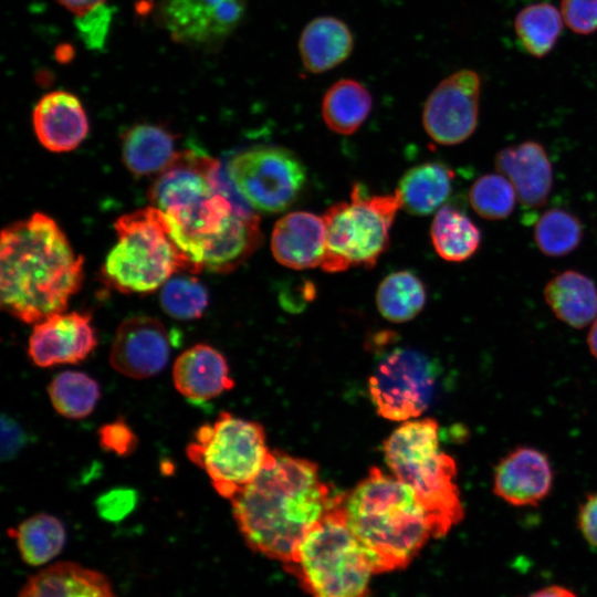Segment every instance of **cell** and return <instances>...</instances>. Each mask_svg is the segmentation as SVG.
<instances>
[{
	"label": "cell",
	"instance_id": "obj_10",
	"mask_svg": "<svg viewBox=\"0 0 597 597\" xmlns=\"http://www.w3.org/2000/svg\"><path fill=\"white\" fill-rule=\"evenodd\" d=\"M434 386V369L416 349L397 347L381 357L368 387L378 413L389 420L408 421L428 408Z\"/></svg>",
	"mask_w": 597,
	"mask_h": 597
},
{
	"label": "cell",
	"instance_id": "obj_7",
	"mask_svg": "<svg viewBox=\"0 0 597 597\" xmlns=\"http://www.w3.org/2000/svg\"><path fill=\"white\" fill-rule=\"evenodd\" d=\"M400 198L392 195H369L355 185L349 201L331 206L323 214L326 227V251L323 271L337 273L353 266L371 269L389 248L390 228Z\"/></svg>",
	"mask_w": 597,
	"mask_h": 597
},
{
	"label": "cell",
	"instance_id": "obj_17",
	"mask_svg": "<svg viewBox=\"0 0 597 597\" xmlns=\"http://www.w3.org/2000/svg\"><path fill=\"white\" fill-rule=\"evenodd\" d=\"M495 167L512 184L517 199L527 208L545 205L552 187L553 170L545 148L533 140L507 146L495 155Z\"/></svg>",
	"mask_w": 597,
	"mask_h": 597
},
{
	"label": "cell",
	"instance_id": "obj_39",
	"mask_svg": "<svg viewBox=\"0 0 597 597\" xmlns=\"http://www.w3.org/2000/svg\"><path fill=\"white\" fill-rule=\"evenodd\" d=\"M577 522L585 540L597 547V492L589 494L580 504Z\"/></svg>",
	"mask_w": 597,
	"mask_h": 597
},
{
	"label": "cell",
	"instance_id": "obj_4",
	"mask_svg": "<svg viewBox=\"0 0 597 597\" xmlns=\"http://www.w3.org/2000/svg\"><path fill=\"white\" fill-rule=\"evenodd\" d=\"M384 454L392 475L415 492L427 511L436 538L462 520L457 465L452 457L440 451L434 419L405 421L384 442Z\"/></svg>",
	"mask_w": 597,
	"mask_h": 597
},
{
	"label": "cell",
	"instance_id": "obj_1",
	"mask_svg": "<svg viewBox=\"0 0 597 597\" xmlns=\"http://www.w3.org/2000/svg\"><path fill=\"white\" fill-rule=\"evenodd\" d=\"M341 496L321 480L316 463L275 450L260 474L230 501L247 545L285 566Z\"/></svg>",
	"mask_w": 597,
	"mask_h": 597
},
{
	"label": "cell",
	"instance_id": "obj_35",
	"mask_svg": "<svg viewBox=\"0 0 597 597\" xmlns=\"http://www.w3.org/2000/svg\"><path fill=\"white\" fill-rule=\"evenodd\" d=\"M97 434L101 448L118 457L132 454L138 444L132 427L122 418L103 425Z\"/></svg>",
	"mask_w": 597,
	"mask_h": 597
},
{
	"label": "cell",
	"instance_id": "obj_33",
	"mask_svg": "<svg viewBox=\"0 0 597 597\" xmlns=\"http://www.w3.org/2000/svg\"><path fill=\"white\" fill-rule=\"evenodd\" d=\"M160 305L176 320H196L207 308L208 293L193 276H171L161 287Z\"/></svg>",
	"mask_w": 597,
	"mask_h": 597
},
{
	"label": "cell",
	"instance_id": "obj_32",
	"mask_svg": "<svg viewBox=\"0 0 597 597\" xmlns=\"http://www.w3.org/2000/svg\"><path fill=\"white\" fill-rule=\"evenodd\" d=\"M516 198L512 184L501 174H488L479 177L469 192L473 210L488 220L507 218L515 207Z\"/></svg>",
	"mask_w": 597,
	"mask_h": 597
},
{
	"label": "cell",
	"instance_id": "obj_12",
	"mask_svg": "<svg viewBox=\"0 0 597 597\" xmlns=\"http://www.w3.org/2000/svg\"><path fill=\"white\" fill-rule=\"evenodd\" d=\"M248 0H159L163 27L182 44L211 46L226 40L241 22Z\"/></svg>",
	"mask_w": 597,
	"mask_h": 597
},
{
	"label": "cell",
	"instance_id": "obj_36",
	"mask_svg": "<svg viewBox=\"0 0 597 597\" xmlns=\"http://www.w3.org/2000/svg\"><path fill=\"white\" fill-rule=\"evenodd\" d=\"M562 15L574 32L590 34L597 30V0H562Z\"/></svg>",
	"mask_w": 597,
	"mask_h": 597
},
{
	"label": "cell",
	"instance_id": "obj_5",
	"mask_svg": "<svg viewBox=\"0 0 597 597\" xmlns=\"http://www.w3.org/2000/svg\"><path fill=\"white\" fill-rule=\"evenodd\" d=\"M342 500L307 532L284 568L312 597H368L376 574L366 548L347 524Z\"/></svg>",
	"mask_w": 597,
	"mask_h": 597
},
{
	"label": "cell",
	"instance_id": "obj_41",
	"mask_svg": "<svg viewBox=\"0 0 597 597\" xmlns=\"http://www.w3.org/2000/svg\"><path fill=\"white\" fill-rule=\"evenodd\" d=\"M528 597H576V595L567 588L561 586H549L530 595Z\"/></svg>",
	"mask_w": 597,
	"mask_h": 597
},
{
	"label": "cell",
	"instance_id": "obj_19",
	"mask_svg": "<svg viewBox=\"0 0 597 597\" xmlns=\"http://www.w3.org/2000/svg\"><path fill=\"white\" fill-rule=\"evenodd\" d=\"M176 389L193 401H206L234 386L226 357L208 344H196L182 352L172 367Z\"/></svg>",
	"mask_w": 597,
	"mask_h": 597
},
{
	"label": "cell",
	"instance_id": "obj_11",
	"mask_svg": "<svg viewBox=\"0 0 597 597\" xmlns=\"http://www.w3.org/2000/svg\"><path fill=\"white\" fill-rule=\"evenodd\" d=\"M480 88L479 75L471 70H461L432 90L422 112L423 127L432 140L441 145H457L474 133Z\"/></svg>",
	"mask_w": 597,
	"mask_h": 597
},
{
	"label": "cell",
	"instance_id": "obj_15",
	"mask_svg": "<svg viewBox=\"0 0 597 597\" xmlns=\"http://www.w3.org/2000/svg\"><path fill=\"white\" fill-rule=\"evenodd\" d=\"M554 473L548 457L541 450L520 446L495 465L493 492L514 506H533L553 488Z\"/></svg>",
	"mask_w": 597,
	"mask_h": 597
},
{
	"label": "cell",
	"instance_id": "obj_20",
	"mask_svg": "<svg viewBox=\"0 0 597 597\" xmlns=\"http://www.w3.org/2000/svg\"><path fill=\"white\" fill-rule=\"evenodd\" d=\"M18 597H117L108 577L74 562H59L28 578Z\"/></svg>",
	"mask_w": 597,
	"mask_h": 597
},
{
	"label": "cell",
	"instance_id": "obj_22",
	"mask_svg": "<svg viewBox=\"0 0 597 597\" xmlns=\"http://www.w3.org/2000/svg\"><path fill=\"white\" fill-rule=\"evenodd\" d=\"M544 297L554 315L570 327H586L597 317V286L580 272L555 275L546 284Z\"/></svg>",
	"mask_w": 597,
	"mask_h": 597
},
{
	"label": "cell",
	"instance_id": "obj_14",
	"mask_svg": "<svg viewBox=\"0 0 597 597\" xmlns=\"http://www.w3.org/2000/svg\"><path fill=\"white\" fill-rule=\"evenodd\" d=\"M97 338L87 313H57L32 329L28 355L39 367L75 364L85 359L96 347Z\"/></svg>",
	"mask_w": 597,
	"mask_h": 597
},
{
	"label": "cell",
	"instance_id": "obj_16",
	"mask_svg": "<svg viewBox=\"0 0 597 597\" xmlns=\"http://www.w3.org/2000/svg\"><path fill=\"white\" fill-rule=\"evenodd\" d=\"M271 251L280 264L293 270L321 266L326 251L323 216L295 211L282 217L272 231Z\"/></svg>",
	"mask_w": 597,
	"mask_h": 597
},
{
	"label": "cell",
	"instance_id": "obj_34",
	"mask_svg": "<svg viewBox=\"0 0 597 597\" xmlns=\"http://www.w3.org/2000/svg\"><path fill=\"white\" fill-rule=\"evenodd\" d=\"M138 493L132 488H115L101 494L95 506L100 517L107 522H121L136 507Z\"/></svg>",
	"mask_w": 597,
	"mask_h": 597
},
{
	"label": "cell",
	"instance_id": "obj_13",
	"mask_svg": "<svg viewBox=\"0 0 597 597\" xmlns=\"http://www.w3.org/2000/svg\"><path fill=\"white\" fill-rule=\"evenodd\" d=\"M169 355L170 341L165 325L150 316H134L118 326L109 363L127 377L144 379L159 374Z\"/></svg>",
	"mask_w": 597,
	"mask_h": 597
},
{
	"label": "cell",
	"instance_id": "obj_25",
	"mask_svg": "<svg viewBox=\"0 0 597 597\" xmlns=\"http://www.w3.org/2000/svg\"><path fill=\"white\" fill-rule=\"evenodd\" d=\"M23 563L39 567L59 556L66 543V530L56 516L38 513L8 530Z\"/></svg>",
	"mask_w": 597,
	"mask_h": 597
},
{
	"label": "cell",
	"instance_id": "obj_24",
	"mask_svg": "<svg viewBox=\"0 0 597 597\" xmlns=\"http://www.w3.org/2000/svg\"><path fill=\"white\" fill-rule=\"evenodd\" d=\"M125 166L136 176L161 172L175 159L174 136L153 124H139L129 128L123 138Z\"/></svg>",
	"mask_w": 597,
	"mask_h": 597
},
{
	"label": "cell",
	"instance_id": "obj_42",
	"mask_svg": "<svg viewBox=\"0 0 597 597\" xmlns=\"http://www.w3.org/2000/svg\"><path fill=\"white\" fill-rule=\"evenodd\" d=\"M587 345L591 355L597 359V317L593 322L587 335Z\"/></svg>",
	"mask_w": 597,
	"mask_h": 597
},
{
	"label": "cell",
	"instance_id": "obj_21",
	"mask_svg": "<svg viewBox=\"0 0 597 597\" xmlns=\"http://www.w3.org/2000/svg\"><path fill=\"white\" fill-rule=\"evenodd\" d=\"M353 33L348 25L331 15L316 17L302 30L298 53L304 69L313 74L327 72L352 54Z\"/></svg>",
	"mask_w": 597,
	"mask_h": 597
},
{
	"label": "cell",
	"instance_id": "obj_30",
	"mask_svg": "<svg viewBox=\"0 0 597 597\" xmlns=\"http://www.w3.org/2000/svg\"><path fill=\"white\" fill-rule=\"evenodd\" d=\"M515 31L525 50L533 56L546 55L556 44L562 31V15L547 2L522 9L515 18Z\"/></svg>",
	"mask_w": 597,
	"mask_h": 597
},
{
	"label": "cell",
	"instance_id": "obj_8",
	"mask_svg": "<svg viewBox=\"0 0 597 597\" xmlns=\"http://www.w3.org/2000/svg\"><path fill=\"white\" fill-rule=\"evenodd\" d=\"M186 454L207 473L214 490L231 500L260 474L274 451L259 422L223 411L196 430Z\"/></svg>",
	"mask_w": 597,
	"mask_h": 597
},
{
	"label": "cell",
	"instance_id": "obj_38",
	"mask_svg": "<svg viewBox=\"0 0 597 597\" xmlns=\"http://www.w3.org/2000/svg\"><path fill=\"white\" fill-rule=\"evenodd\" d=\"M25 433L21 426L12 418H1V458L10 460L14 458L25 443Z\"/></svg>",
	"mask_w": 597,
	"mask_h": 597
},
{
	"label": "cell",
	"instance_id": "obj_28",
	"mask_svg": "<svg viewBox=\"0 0 597 597\" xmlns=\"http://www.w3.org/2000/svg\"><path fill=\"white\" fill-rule=\"evenodd\" d=\"M427 292L423 282L410 271L387 275L378 285L376 304L381 316L392 323L415 318L423 308Z\"/></svg>",
	"mask_w": 597,
	"mask_h": 597
},
{
	"label": "cell",
	"instance_id": "obj_9",
	"mask_svg": "<svg viewBox=\"0 0 597 597\" xmlns=\"http://www.w3.org/2000/svg\"><path fill=\"white\" fill-rule=\"evenodd\" d=\"M227 172L247 203L262 213L290 208L306 182V169L300 157L281 146L243 150L229 160Z\"/></svg>",
	"mask_w": 597,
	"mask_h": 597
},
{
	"label": "cell",
	"instance_id": "obj_3",
	"mask_svg": "<svg viewBox=\"0 0 597 597\" xmlns=\"http://www.w3.org/2000/svg\"><path fill=\"white\" fill-rule=\"evenodd\" d=\"M342 507L376 574L407 566L434 537L431 520L415 492L376 467L343 495Z\"/></svg>",
	"mask_w": 597,
	"mask_h": 597
},
{
	"label": "cell",
	"instance_id": "obj_2",
	"mask_svg": "<svg viewBox=\"0 0 597 597\" xmlns=\"http://www.w3.org/2000/svg\"><path fill=\"white\" fill-rule=\"evenodd\" d=\"M83 280V259L56 222L43 213L14 222L1 233V306L24 323L64 312Z\"/></svg>",
	"mask_w": 597,
	"mask_h": 597
},
{
	"label": "cell",
	"instance_id": "obj_18",
	"mask_svg": "<svg viewBox=\"0 0 597 597\" xmlns=\"http://www.w3.org/2000/svg\"><path fill=\"white\" fill-rule=\"evenodd\" d=\"M32 123L41 145L54 153L75 149L88 133L80 100L64 91L45 94L34 106Z\"/></svg>",
	"mask_w": 597,
	"mask_h": 597
},
{
	"label": "cell",
	"instance_id": "obj_37",
	"mask_svg": "<svg viewBox=\"0 0 597 597\" xmlns=\"http://www.w3.org/2000/svg\"><path fill=\"white\" fill-rule=\"evenodd\" d=\"M76 25L85 44L98 48L103 44L109 23V12L103 4L91 12L77 17Z\"/></svg>",
	"mask_w": 597,
	"mask_h": 597
},
{
	"label": "cell",
	"instance_id": "obj_26",
	"mask_svg": "<svg viewBox=\"0 0 597 597\" xmlns=\"http://www.w3.org/2000/svg\"><path fill=\"white\" fill-rule=\"evenodd\" d=\"M371 106V94L364 84L354 78H342L324 94L322 116L332 132L352 135L367 119Z\"/></svg>",
	"mask_w": 597,
	"mask_h": 597
},
{
	"label": "cell",
	"instance_id": "obj_31",
	"mask_svg": "<svg viewBox=\"0 0 597 597\" xmlns=\"http://www.w3.org/2000/svg\"><path fill=\"white\" fill-rule=\"evenodd\" d=\"M583 238L580 220L569 211L553 208L545 211L534 228L540 251L548 256H564L574 251Z\"/></svg>",
	"mask_w": 597,
	"mask_h": 597
},
{
	"label": "cell",
	"instance_id": "obj_6",
	"mask_svg": "<svg viewBox=\"0 0 597 597\" xmlns=\"http://www.w3.org/2000/svg\"><path fill=\"white\" fill-rule=\"evenodd\" d=\"M117 241L108 252L103 275L122 293H149L179 271L192 273L174 240L166 216L149 206L115 222Z\"/></svg>",
	"mask_w": 597,
	"mask_h": 597
},
{
	"label": "cell",
	"instance_id": "obj_29",
	"mask_svg": "<svg viewBox=\"0 0 597 597\" xmlns=\"http://www.w3.org/2000/svg\"><path fill=\"white\" fill-rule=\"evenodd\" d=\"M53 408L63 417L82 419L94 410L101 389L85 373L66 370L56 375L48 387Z\"/></svg>",
	"mask_w": 597,
	"mask_h": 597
},
{
	"label": "cell",
	"instance_id": "obj_27",
	"mask_svg": "<svg viewBox=\"0 0 597 597\" xmlns=\"http://www.w3.org/2000/svg\"><path fill=\"white\" fill-rule=\"evenodd\" d=\"M430 235L436 252L449 262L471 258L480 247L479 228L460 210L444 206L436 213Z\"/></svg>",
	"mask_w": 597,
	"mask_h": 597
},
{
	"label": "cell",
	"instance_id": "obj_23",
	"mask_svg": "<svg viewBox=\"0 0 597 597\" xmlns=\"http://www.w3.org/2000/svg\"><path fill=\"white\" fill-rule=\"evenodd\" d=\"M452 170L439 161L417 165L405 172L396 189L401 208L416 216L440 209L452 190Z\"/></svg>",
	"mask_w": 597,
	"mask_h": 597
},
{
	"label": "cell",
	"instance_id": "obj_40",
	"mask_svg": "<svg viewBox=\"0 0 597 597\" xmlns=\"http://www.w3.org/2000/svg\"><path fill=\"white\" fill-rule=\"evenodd\" d=\"M61 6L77 17L98 8L105 0H56Z\"/></svg>",
	"mask_w": 597,
	"mask_h": 597
}]
</instances>
